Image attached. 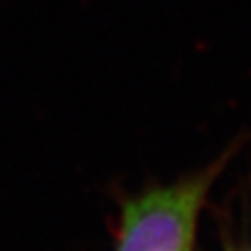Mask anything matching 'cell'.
Listing matches in <instances>:
<instances>
[{
	"instance_id": "cell-1",
	"label": "cell",
	"mask_w": 251,
	"mask_h": 251,
	"mask_svg": "<svg viewBox=\"0 0 251 251\" xmlns=\"http://www.w3.org/2000/svg\"><path fill=\"white\" fill-rule=\"evenodd\" d=\"M229 154L166 186L123 202L115 251H196L198 224Z\"/></svg>"
},
{
	"instance_id": "cell-2",
	"label": "cell",
	"mask_w": 251,
	"mask_h": 251,
	"mask_svg": "<svg viewBox=\"0 0 251 251\" xmlns=\"http://www.w3.org/2000/svg\"><path fill=\"white\" fill-rule=\"evenodd\" d=\"M243 251H251V247H247V249H243Z\"/></svg>"
}]
</instances>
